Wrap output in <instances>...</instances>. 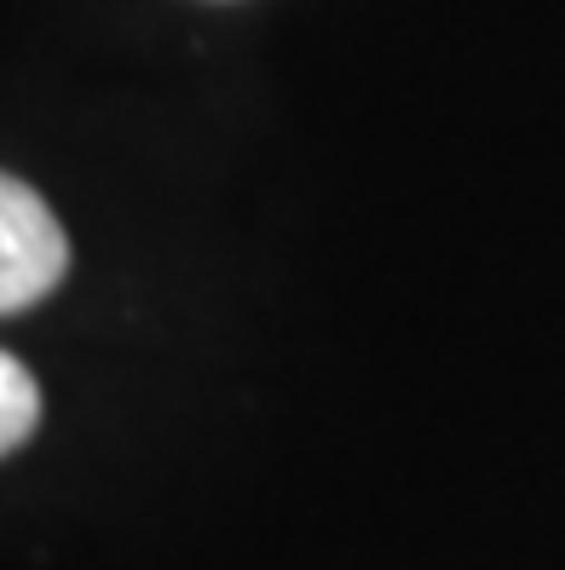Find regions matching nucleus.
Masks as SVG:
<instances>
[{"label":"nucleus","instance_id":"1","mask_svg":"<svg viewBox=\"0 0 565 570\" xmlns=\"http://www.w3.org/2000/svg\"><path fill=\"white\" fill-rule=\"evenodd\" d=\"M70 272V237L41 190L0 174V317L47 299Z\"/></svg>","mask_w":565,"mask_h":570},{"label":"nucleus","instance_id":"2","mask_svg":"<svg viewBox=\"0 0 565 570\" xmlns=\"http://www.w3.org/2000/svg\"><path fill=\"white\" fill-rule=\"evenodd\" d=\"M36 421H41L36 375H29L12 352H0V455H12L29 432H36Z\"/></svg>","mask_w":565,"mask_h":570}]
</instances>
